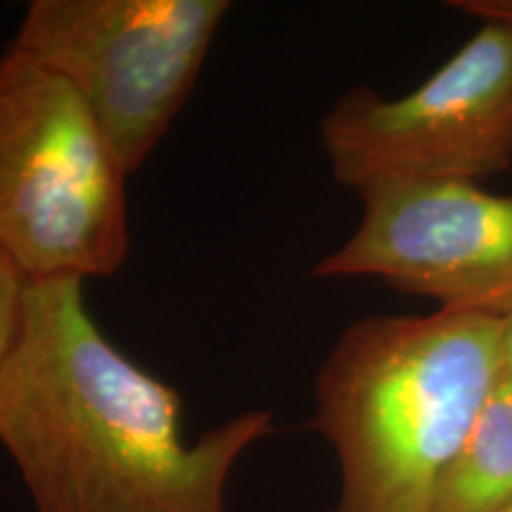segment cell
Masks as SVG:
<instances>
[{
	"mask_svg": "<svg viewBox=\"0 0 512 512\" xmlns=\"http://www.w3.org/2000/svg\"><path fill=\"white\" fill-rule=\"evenodd\" d=\"M512 380L501 375L441 477L432 512H510Z\"/></svg>",
	"mask_w": 512,
	"mask_h": 512,
	"instance_id": "cell-7",
	"label": "cell"
},
{
	"mask_svg": "<svg viewBox=\"0 0 512 512\" xmlns=\"http://www.w3.org/2000/svg\"><path fill=\"white\" fill-rule=\"evenodd\" d=\"M358 197L361 223L318 261L316 278H377L439 309L512 311V195L467 181H401Z\"/></svg>",
	"mask_w": 512,
	"mask_h": 512,
	"instance_id": "cell-6",
	"label": "cell"
},
{
	"mask_svg": "<svg viewBox=\"0 0 512 512\" xmlns=\"http://www.w3.org/2000/svg\"><path fill=\"white\" fill-rule=\"evenodd\" d=\"M128 174L60 76L0 53V249L27 278H107L128 259Z\"/></svg>",
	"mask_w": 512,
	"mask_h": 512,
	"instance_id": "cell-3",
	"label": "cell"
},
{
	"mask_svg": "<svg viewBox=\"0 0 512 512\" xmlns=\"http://www.w3.org/2000/svg\"><path fill=\"white\" fill-rule=\"evenodd\" d=\"M271 411L185 439L183 399L114 347L81 280H34L0 363V444L36 512H228L230 472Z\"/></svg>",
	"mask_w": 512,
	"mask_h": 512,
	"instance_id": "cell-1",
	"label": "cell"
},
{
	"mask_svg": "<svg viewBox=\"0 0 512 512\" xmlns=\"http://www.w3.org/2000/svg\"><path fill=\"white\" fill-rule=\"evenodd\" d=\"M448 8L475 19H505L512 22V0H453Z\"/></svg>",
	"mask_w": 512,
	"mask_h": 512,
	"instance_id": "cell-9",
	"label": "cell"
},
{
	"mask_svg": "<svg viewBox=\"0 0 512 512\" xmlns=\"http://www.w3.org/2000/svg\"><path fill=\"white\" fill-rule=\"evenodd\" d=\"M228 0H34L10 48L83 100L138 171L188 102Z\"/></svg>",
	"mask_w": 512,
	"mask_h": 512,
	"instance_id": "cell-4",
	"label": "cell"
},
{
	"mask_svg": "<svg viewBox=\"0 0 512 512\" xmlns=\"http://www.w3.org/2000/svg\"><path fill=\"white\" fill-rule=\"evenodd\" d=\"M491 313L368 316L316 377L313 430L339 463L335 512H432L446 467L503 375Z\"/></svg>",
	"mask_w": 512,
	"mask_h": 512,
	"instance_id": "cell-2",
	"label": "cell"
},
{
	"mask_svg": "<svg viewBox=\"0 0 512 512\" xmlns=\"http://www.w3.org/2000/svg\"><path fill=\"white\" fill-rule=\"evenodd\" d=\"M510 512H512V508H510Z\"/></svg>",
	"mask_w": 512,
	"mask_h": 512,
	"instance_id": "cell-11",
	"label": "cell"
},
{
	"mask_svg": "<svg viewBox=\"0 0 512 512\" xmlns=\"http://www.w3.org/2000/svg\"><path fill=\"white\" fill-rule=\"evenodd\" d=\"M31 280L19 271V266L0 249V363L15 344L19 323H22L24 299Z\"/></svg>",
	"mask_w": 512,
	"mask_h": 512,
	"instance_id": "cell-8",
	"label": "cell"
},
{
	"mask_svg": "<svg viewBox=\"0 0 512 512\" xmlns=\"http://www.w3.org/2000/svg\"><path fill=\"white\" fill-rule=\"evenodd\" d=\"M501 361H503V375L512 380V311L503 316L501 323Z\"/></svg>",
	"mask_w": 512,
	"mask_h": 512,
	"instance_id": "cell-10",
	"label": "cell"
},
{
	"mask_svg": "<svg viewBox=\"0 0 512 512\" xmlns=\"http://www.w3.org/2000/svg\"><path fill=\"white\" fill-rule=\"evenodd\" d=\"M479 29L399 98L354 86L320 121L335 183L361 195L401 181H467L512 166V22Z\"/></svg>",
	"mask_w": 512,
	"mask_h": 512,
	"instance_id": "cell-5",
	"label": "cell"
}]
</instances>
